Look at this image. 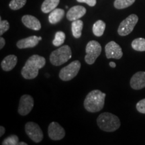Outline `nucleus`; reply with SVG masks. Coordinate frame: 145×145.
Returning <instances> with one entry per match:
<instances>
[{"instance_id":"nucleus-1","label":"nucleus","mask_w":145,"mask_h":145,"mask_svg":"<svg viewBox=\"0 0 145 145\" xmlns=\"http://www.w3.org/2000/svg\"><path fill=\"white\" fill-rule=\"evenodd\" d=\"M46 65L44 57L34 54L29 57L21 71V74L25 79H33L39 75V69Z\"/></svg>"},{"instance_id":"nucleus-2","label":"nucleus","mask_w":145,"mask_h":145,"mask_svg":"<svg viewBox=\"0 0 145 145\" xmlns=\"http://www.w3.org/2000/svg\"><path fill=\"white\" fill-rule=\"evenodd\" d=\"M106 94L99 89L91 91L87 95L83 106L87 111L91 113L99 112L104 108Z\"/></svg>"},{"instance_id":"nucleus-3","label":"nucleus","mask_w":145,"mask_h":145,"mask_svg":"<svg viewBox=\"0 0 145 145\" xmlns=\"http://www.w3.org/2000/svg\"><path fill=\"white\" fill-rule=\"evenodd\" d=\"M97 124L101 130L107 132L116 131L121 125L119 118L109 112L101 114L97 118Z\"/></svg>"},{"instance_id":"nucleus-4","label":"nucleus","mask_w":145,"mask_h":145,"mask_svg":"<svg viewBox=\"0 0 145 145\" xmlns=\"http://www.w3.org/2000/svg\"><path fill=\"white\" fill-rule=\"evenodd\" d=\"M71 57V48L68 45H65L51 52L50 55V61L54 66H60L67 62Z\"/></svg>"},{"instance_id":"nucleus-5","label":"nucleus","mask_w":145,"mask_h":145,"mask_svg":"<svg viewBox=\"0 0 145 145\" xmlns=\"http://www.w3.org/2000/svg\"><path fill=\"white\" fill-rule=\"evenodd\" d=\"M81 64L80 61H74L67 66L62 68L59 72V78L62 81H68L71 80L77 75L80 70Z\"/></svg>"},{"instance_id":"nucleus-6","label":"nucleus","mask_w":145,"mask_h":145,"mask_svg":"<svg viewBox=\"0 0 145 145\" xmlns=\"http://www.w3.org/2000/svg\"><path fill=\"white\" fill-rule=\"evenodd\" d=\"M85 61L88 65H93L101 52V46L97 41L91 40L86 47Z\"/></svg>"},{"instance_id":"nucleus-7","label":"nucleus","mask_w":145,"mask_h":145,"mask_svg":"<svg viewBox=\"0 0 145 145\" xmlns=\"http://www.w3.org/2000/svg\"><path fill=\"white\" fill-rule=\"evenodd\" d=\"M138 21V17L136 14H131L128 16L120 23L118 29V33L121 36L128 35L133 31Z\"/></svg>"},{"instance_id":"nucleus-8","label":"nucleus","mask_w":145,"mask_h":145,"mask_svg":"<svg viewBox=\"0 0 145 145\" xmlns=\"http://www.w3.org/2000/svg\"><path fill=\"white\" fill-rule=\"evenodd\" d=\"M25 132L33 142H40L44 138L42 130L39 125L33 122H28L25 125Z\"/></svg>"},{"instance_id":"nucleus-9","label":"nucleus","mask_w":145,"mask_h":145,"mask_svg":"<svg viewBox=\"0 0 145 145\" xmlns=\"http://www.w3.org/2000/svg\"><path fill=\"white\" fill-rule=\"evenodd\" d=\"M34 105V101L33 97L31 95H23L20 97L19 102V106H18V112L20 115L27 116L30 112L32 111Z\"/></svg>"},{"instance_id":"nucleus-10","label":"nucleus","mask_w":145,"mask_h":145,"mask_svg":"<svg viewBox=\"0 0 145 145\" xmlns=\"http://www.w3.org/2000/svg\"><path fill=\"white\" fill-rule=\"evenodd\" d=\"M105 52L107 59H120L123 56L122 48L116 42L111 41L105 46Z\"/></svg>"},{"instance_id":"nucleus-11","label":"nucleus","mask_w":145,"mask_h":145,"mask_svg":"<svg viewBox=\"0 0 145 145\" xmlns=\"http://www.w3.org/2000/svg\"><path fill=\"white\" fill-rule=\"evenodd\" d=\"M48 135L52 140H62L65 136V130L59 123L52 122L48 126Z\"/></svg>"},{"instance_id":"nucleus-12","label":"nucleus","mask_w":145,"mask_h":145,"mask_svg":"<svg viewBox=\"0 0 145 145\" xmlns=\"http://www.w3.org/2000/svg\"><path fill=\"white\" fill-rule=\"evenodd\" d=\"M130 87L135 90L145 88V72L138 71L132 76L130 82Z\"/></svg>"},{"instance_id":"nucleus-13","label":"nucleus","mask_w":145,"mask_h":145,"mask_svg":"<svg viewBox=\"0 0 145 145\" xmlns=\"http://www.w3.org/2000/svg\"><path fill=\"white\" fill-rule=\"evenodd\" d=\"M86 9L81 5H75L69 9L67 13V18L69 21H75L80 19L86 14Z\"/></svg>"},{"instance_id":"nucleus-14","label":"nucleus","mask_w":145,"mask_h":145,"mask_svg":"<svg viewBox=\"0 0 145 145\" xmlns=\"http://www.w3.org/2000/svg\"><path fill=\"white\" fill-rule=\"evenodd\" d=\"M40 38L36 36H32L30 37L20 40L16 43V46L20 49L28 48H34L39 44Z\"/></svg>"},{"instance_id":"nucleus-15","label":"nucleus","mask_w":145,"mask_h":145,"mask_svg":"<svg viewBox=\"0 0 145 145\" xmlns=\"http://www.w3.org/2000/svg\"><path fill=\"white\" fill-rule=\"evenodd\" d=\"M22 22L25 26L31 30H40L41 24L36 17L31 15H25L22 18Z\"/></svg>"},{"instance_id":"nucleus-16","label":"nucleus","mask_w":145,"mask_h":145,"mask_svg":"<svg viewBox=\"0 0 145 145\" xmlns=\"http://www.w3.org/2000/svg\"><path fill=\"white\" fill-rule=\"evenodd\" d=\"M18 63V57L14 54L7 56L1 63V67L4 71H10L15 67Z\"/></svg>"},{"instance_id":"nucleus-17","label":"nucleus","mask_w":145,"mask_h":145,"mask_svg":"<svg viewBox=\"0 0 145 145\" xmlns=\"http://www.w3.org/2000/svg\"><path fill=\"white\" fill-rule=\"evenodd\" d=\"M65 10L61 8H56L52 10L48 16V21L52 24L59 23L65 16Z\"/></svg>"},{"instance_id":"nucleus-18","label":"nucleus","mask_w":145,"mask_h":145,"mask_svg":"<svg viewBox=\"0 0 145 145\" xmlns=\"http://www.w3.org/2000/svg\"><path fill=\"white\" fill-rule=\"evenodd\" d=\"M60 0H44L41 5V10L43 13L51 12L58 6Z\"/></svg>"},{"instance_id":"nucleus-19","label":"nucleus","mask_w":145,"mask_h":145,"mask_svg":"<svg viewBox=\"0 0 145 145\" xmlns=\"http://www.w3.org/2000/svg\"><path fill=\"white\" fill-rule=\"evenodd\" d=\"M83 28V22L81 20L72 21L71 24V30L72 36L75 39H79L82 34V30Z\"/></svg>"},{"instance_id":"nucleus-20","label":"nucleus","mask_w":145,"mask_h":145,"mask_svg":"<svg viewBox=\"0 0 145 145\" xmlns=\"http://www.w3.org/2000/svg\"><path fill=\"white\" fill-rule=\"evenodd\" d=\"M106 23L103 20H99L97 22H95L93 25V33L94 35L97 37H100L104 34L105 29H106Z\"/></svg>"},{"instance_id":"nucleus-21","label":"nucleus","mask_w":145,"mask_h":145,"mask_svg":"<svg viewBox=\"0 0 145 145\" xmlns=\"http://www.w3.org/2000/svg\"><path fill=\"white\" fill-rule=\"evenodd\" d=\"M132 48L136 51L144 52L145 51V39L138 38L132 40L131 44Z\"/></svg>"},{"instance_id":"nucleus-22","label":"nucleus","mask_w":145,"mask_h":145,"mask_svg":"<svg viewBox=\"0 0 145 145\" xmlns=\"http://www.w3.org/2000/svg\"><path fill=\"white\" fill-rule=\"evenodd\" d=\"M136 0H115L114 3V5L116 9L122 10L130 7L134 3Z\"/></svg>"},{"instance_id":"nucleus-23","label":"nucleus","mask_w":145,"mask_h":145,"mask_svg":"<svg viewBox=\"0 0 145 145\" xmlns=\"http://www.w3.org/2000/svg\"><path fill=\"white\" fill-rule=\"evenodd\" d=\"M65 39H66V35H65V32L62 31H58L56 32L54 39L52 40V44L54 46H61L65 42Z\"/></svg>"},{"instance_id":"nucleus-24","label":"nucleus","mask_w":145,"mask_h":145,"mask_svg":"<svg viewBox=\"0 0 145 145\" xmlns=\"http://www.w3.org/2000/svg\"><path fill=\"white\" fill-rule=\"evenodd\" d=\"M27 0H12L9 4V7L12 10H18L22 8L26 5Z\"/></svg>"},{"instance_id":"nucleus-25","label":"nucleus","mask_w":145,"mask_h":145,"mask_svg":"<svg viewBox=\"0 0 145 145\" xmlns=\"http://www.w3.org/2000/svg\"><path fill=\"white\" fill-rule=\"evenodd\" d=\"M18 143L19 138L16 135L9 136L2 141V145H18Z\"/></svg>"},{"instance_id":"nucleus-26","label":"nucleus","mask_w":145,"mask_h":145,"mask_svg":"<svg viewBox=\"0 0 145 145\" xmlns=\"http://www.w3.org/2000/svg\"><path fill=\"white\" fill-rule=\"evenodd\" d=\"M10 28V24L8 21L2 20L0 22V35L2 36L5 32H7Z\"/></svg>"},{"instance_id":"nucleus-27","label":"nucleus","mask_w":145,"mask_h":145,"mask_svg":"<svg viewBox=\"0 0 145 145\" xmlns=\"http://www.w3.org/2000/svg\"><path fill=\"white\" fill-rule=\"evenodd\" d=\"M137 110L141 114H145V98L141 99L137 104Z\"/></svg>"},{"instance_id":"nucleus-28","label":"nucleus","mask_w":145,"mask_h":145,"mask_svg":"<svg viewBox=\"0 0 145 145\" xmlns=\"http://www.w3.org/2000/svg\"><path fill=\"white\" fill-rule=\"evenodd\" d=\"M77 1L79 3H87V4L91 7L95 6L96 5V3H97L96 0H77Z\"/></svg>"},{"instance_id":"nucleus-29","label":"nucleus","mask_w":145,"mask_h":145,"mask_svg":"<svg viewBox=\"0 0 145 145\" xmlns=\"http://www.w3.org/2000/svg\"><path fill=\"white\" fill-rule=\"evenodd\" d=\"M5 44V39H3L2 36H1V38H0V49H2V48L4 47Z\"/></svg>"},{"instance_id":"nucleus-30","label":"nucleus","mask_w":145,"mask_h":145,"mask_svg":"<svg viewBox=\"0 0 145 145\" xmlns=\"http://www.w3.org/2000/svg\"><path fill=\"white\" fill-rule=\"evenodd\" d=\"M5 129L3 126H0V137H2V136L5 134Z\"/></svg>"},{"instance_id":"nucleus-31","label":"nucleus","mask_w":145,"mask_h":145,"mask_svg":"<svg viewBox=\"0 0 145 145\" xmlns=\"http://www.w3.org/2000/svg\"><path fill=\"white\" fill-rule=\"evenodd\" d=\"M109 65H110V67H112V68H115L116 67V64L114 62H110V63H109Z\"/></svg>"},{"instance_id":"nucleus-32","label":"nucleus","mask_w":145,"mask_h":145,"mask_svg":"<svg viewBox=\"0 0 145 145\" xmlns=\"http://www.w3.org/2000/svg\"><path fill=\"white\" fill-rule=\"evenodd\" d=\"M27 144H27V143H26V142H20L18 143V145H27Z\"/></svg>"}]
</instances>
